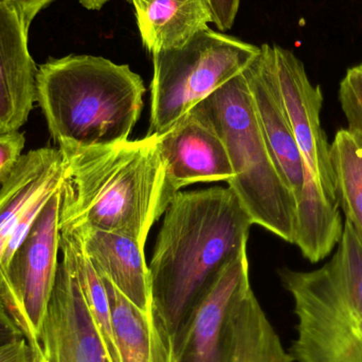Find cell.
I'll list each match as a JSON object with an SVG mask.
<instances>
[{"instance_id": "obj_1", "label": "cell", "mask_w": 362, "mask_h": 362, "mask_svg": "<svg viewBox=\"0 0 362 362\" xmlns=\"http://www.w3.org/2000/svg\"><path fill=\"white\" fill-rule=\"evenodd\" d=\"M252 225L230 187L174 196L148 265L151 316L169 353L221 270L247 248Z\"/></svg>"}, {"instance_id": "obj_2", "label": "cell", "mask_w": 362, "mask_h": 362, "mask_svg": "<svg viewBox=\"0 0 362 362\" xmlns=\"http://www.w3.org/2000/svg\"><path fill=\"white\" fill-rule=\"evenodd\" d=\"M59 150L65 157L61 231L91 228L146 247L153 225L178 193L168 178L159 135Z\"/></svg>"}, {"instance_id": "obj_3", "label": "cell", "mask_w": 362, "mask_h": 362, "mask_svg": "<svg viewBox=\"0 0 362 362\" xmlns=\"http://www.w3.org/2000/svg\"><path fill=\"white\" fill-rule=\"evenodd\" d=\"M144 93L141 76L129 65L93 55L50 59L36 76V101L59 148L127 141Z\"/></svg>"}, {"instance_id": "obj_4", "label": "cell", "mask_w": 362, "mask_h": 362, "mask_svg": "<svg viewBox=\"0 0 362 362\" xmlns=\"http://www.w3.org/2000/svg\"><path fill=\"white\" fill-rule=\"evenodd\" d=\"M298 318L293 362H362V243L350 223L336 252L312 272L279 270Z\"/></svg>"}, {"instance_id": "obj_5", "label": "cell", "mask_w": 362, "mask_h": 362, "mask_svg": "<svg viewBox=\"0 0 362 362\" xmlns=\"http://www.w3.org/2000/svg\"><path fill=\"white\" fill-rule=\"evenodd\" d=\"M229 155L228 180L253 225L293 244L297 202L272 160L259 127L245 72L198 104Z\"/></svg>"}, {"instance_id": "obj_6", "label": "cell", "mask_w": 362, "mask_h": 362, "mask_svg": "<svg viewBox=\"0 0 362 362\" xmlns=\"http://www.w3.org/2000/svg\"><path fill=\"white\" fill-rule=\"evenodd\" d=\"M261 47L206 27L185 46L152 53L148 135H161L257 59Z\"/></svg>"}, {"instance_id": "obj_7", "label": "cell", "mask_w": 362, "mask_h": 362, "mask_svg": "<svg viewBox=\"0 0 362 362\" xmlns=\"http://www.w3.org/2000/svg\"><path fill=\"white\" fill-rule=\"evenodd\" d=\"M62 187L40 211L2 276L0 300L30 344L42 331L59 270Z\"/></svg>"}, {"instance_id": "obj_8", "label": "cell", "mask_w": 362, "mask_h": 362, "mask_svg": "<svg viewBox=\"0 0 362 362\" xmlns=\"http://www.w3.org/2000/svg\"><path fill=\"white\" fill-rule=\"evenodd\" d=\"M295 136L305 168V177L315 181L329 199L337 202L331 144L321 123L323 93L313 84L304 64L295 53L278 45L262 46Z\"/></svg>"}, {"instance_id": "obj_9", "label": "cell", "mask_w": 362, "mask_h": 362, "mask_svg": "<svg viewBox=\"0 0 362 362\" xmlns=\"http://www.w3.org/2000/svg\"><path fill=\"white\" fill-rule=\"evenodd\" d=\"M251 288L247 248L223 270L170 346V362H232L236 306Z\"/></svg>"}, {"instance_id": "obj_10", "label": "cell", "mask_w": 362, "mask_h": 362, "mask_svg": "<svg viewBox=\"0 0 362 362\" xmlns=\"http://www.w3.org/2000/svg\"><path fill=\"white\" fill-rule=\"evenodd\" d=\"M65 157L59 148L23 155L0 189V289L15 251L49 199L63 185Z\"/></svg>"}, {"instance_id": "obj_11", "label": "cell", "mask_w": 362, "mask_h": 362, "mask_svg": "<svg viewBox=\"0 0 362 362\" xmlns=\"http://www.w3.org/2000/svg\"><path fill=\"white\" fill-rule=\"evenodd\" d=\"M37 346L42 362H112L89 314L74 266L62 251Z\"/></svg>"}, {"instance_id": "obj_12", "label": "cell", "mask_w": 362, "mask_h": 362, "mask_svg": "<svg viewBox=\"0 0 362 362\" xmlns=\"http://www.w3.org/2000/svg\"><path fill=\"white\" fill-rule=\"evenodd\" d=\"M159 139L168 178L176 192L194 183L233 177L225 144L199 106L159 135Z\"/></svg>"}, {"instance_id": "obj_13", "label": "cell", "mask_w": 362, "mask_h": 362, "mask_svg": "<svg viewBox=\"0 0 362 362\" xmlns=\"http://www.w3.org/2000/svg\"><path fill=\"white\" fill-rule=\"evenodd\" d=\"M244 72L253 108L272 160L297 202L303 189L305 168L269 62L262 47L257 59Z\"/></svg>"}, {"instance_id": "obj_14", "label": "cell", "mask_w": 362, "mask_h": 362, "mask_svg": "<svg viewBox=\"0 0 362 362\" xmlns=\"http://www.w3.org/2000/svg\"><path fill=\"white\" fill-rule=\"evenodd\" d=\"M29 29L0 0V134L18 131L36 101V68L28 44Z\"/></svg>"}, {"instance_id": "obj_15", "label": "cell", "mask_w": 362, "mask_h": 362, "mask_svg": "<svg viewBox=\"0 0 362 362\" xmlns=\"http://www.w3.org/2000/svg\"><path fill=\"white\" fill-rule=\"evenodd\" d=\"M61 232L74 234L98 274L151 316L150 270L144 246L127 236L91 228Z\"/></svg>"}, {"instance_id": "obj_16", "label": "cell", "mask_w": 362, "mask_h": 362, "mask_svg": "<svg viewBox=\"0 0 362 362\" xmlns=\"http://www.w3.org/2000/svg\"><path fill=\"white\" fill-rule=\"evenodd\" d=\"M142 44L151 53L185 46L212 23L210 0H129Z\"/></svg>"}, {"instance_id": "obj_17", "label": "cell", "mask_w": 362, "mask_h": 362, "mask_svg": "<svg viewBox=\"0 0 362 362\" xmlns=\"http://www.w3.org/2000/svg\"><path fill=\"white\" fill-rule=\"evenodd\" d=\"M344 228L338 202L329 199L314 180L306 177L297 200L293 245L310 263H319L337 248Z\"/></svg>"}, {"instance_id": "obj_18", "label": "cell", "mask_w": 362, "mask_h": 362, "mask_svg": "<svg viewBox=\"0 0 362 362\" xmlns=\"http://www.w3.org/2000/svg\"><path fill=\"white\" fill-rule=\"evenodd\" d=\"M112 315V334L120 362H170V353L156 331L152 317L129 301L102 276Z\"/></svg>"}, {"instance_id": "obj_19", "label": "cell", "mask_w": 362, "mask_h": 362, "mask_svg": "<svg viewBox=\"0 0 362 362\" xmlns=\"http://www.w3.org/2000/svg\"><path fill=\"white\" fill-rule=\"evenodd\" d=\"M232 362H293L251 288L234 313Z\"/></svg>"}, {"instance_id": "obj_20", "label": "cell", "mask_w": 362, "mask_h": 362, "mask_svg": "<svg viewBox=\"0 0 362 362\" xmlns=\"http://www.w3.org/2000/svg\"><path fill=\"white\" fill-rule=\"evenodd\" d=\"M331 165L340 210L362 243V135L337 131L331 144Z\"/></svg>"}, {"instance_id": "obj_21", "label": "cell", "mask_w": 362, "mask_h": 362, "mask_svg": "<svg viewBox=\"0 0 362 362\" xmlns=\"http://www.w3.org/2000/svg\"><path fill=\"white\" fill-rule=\"evenodd\" d=\"M61 250L71 261L85 303L110 358L112 362H120L112 334L110 300L101 276L74 234L61 232Z\"/></svg>"}, {"instance_id": "obj_22", "label": "cell", "mask_w": 362, "mask_h": 362, "mask_svg": "<svg viewBox=\"0 0 362 362\" xmlns=\"http://www.w3.org/2000/svg\"><path fill=\"white\" fill-rule=\"evenodd\" d=\"M338 100L348 127L362 135V62L346 70L338 90Z\"/></svg>"}, {"instance_id": "obj_23", "label": "cell", "mask_w": 362, "mask_h": 362, "mask_svg": "<svg viewBox=\"0 0 362 362\" xmlns=\"http://www.w3.org/2000/svg\"><path fill=\"white\" fill-rule=\"evenodd\" d=\"M25 144V134L21 132L0 134V185H4L16 169L23 157Z\"/></svg>"}, {"instance_id": "obj_24", "label": "cell", "mask_w": 362, "mask_h": 362, "mask_svg": "<svg viewBox=\"0 0 362 362\" xmlns=\"http://www.w3.org/2000/svg\"><path fill=\"white\" fill-rule=\"evenodd\" d=\"M212 8V23L219 31L231 29L235 21L240 0H210Z\"/></svg>"}, {"instance_id": "obj_25", "label": "cell", "mask_w": 362, "mask_h": 362, "mask_svg": "<svg viewBox=\"0 0 362 362\" xmlns=\"http://www.w3.org/2000/svg\"><path fill=\"white\" fill-rule=\"evenodd\" d=\"M35 346L25 338L0 346V362H33Z\"/></svg>"}, {"instance_id": "obj_26", "label": "cell", "mask_w": 362, "mask_h": 362, "mask_svg": "<svg viewBox=\"0 0 362 362\" xmlns=\"http://www.w3.org/2000/svg\"><path fill=\"white\" fill-rule=\"evenodd\" d=\"M29 29L35 17L55 0H4Z\"/></svg>"}, {"instance_id": "obj_27", "label": "cell", "mask_w": 362, "mask_h": 362, "mask_svg": "<svg viewBox=\"0 0 362 362\" xmlns=\"http://www.w3.org/2000/svg\"><path fill=\"white\" fill-rule=\"evenodd\" d=\"M25 338L0 300V346Z\"/></svg>"}, {"instance_id": "obj_28", "label": "cell", "mask_w": 362, "mask_h": 362, "mask_svg": "<svg viewBox=\"0 0 362 362\" xmlns=\"http://www.w3.org/2000/svg\"><path fill=\"white\" fill-rule=\"evenodd\" d=\"M81 6H84L87 10H101L110 0H76Z\"/></svg>"}, {"instance_id": "obj_29", "label": "cell", "mask_w": 362, "mask_h": 362, "mask_svg": "<svg viewBox=\"0 0 362 362\" xmlns=\"http://www.w3.org/2000/svg\"><path fill=\"white\" fill-rule=\"evenodd\" d=\"M33 362H42V359H40V351H38L37 346H35V356H34Z\"/></svg>"}]
</instances>
